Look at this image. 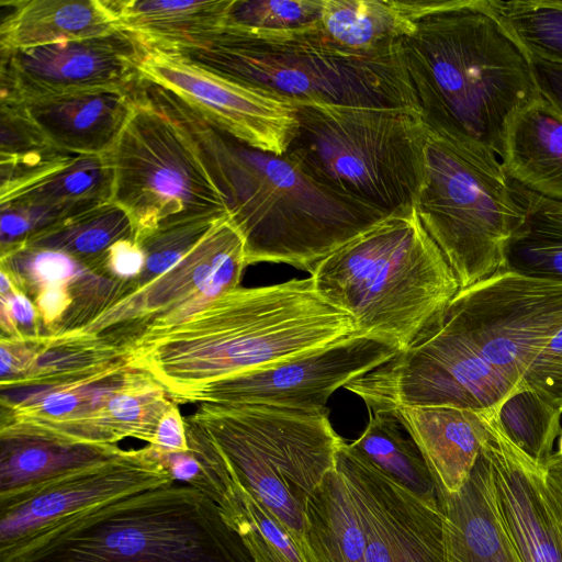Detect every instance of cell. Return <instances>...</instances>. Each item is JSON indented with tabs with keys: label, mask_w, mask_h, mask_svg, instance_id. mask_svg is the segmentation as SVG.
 Instances as JSON below:
<instances>
[{
	"label": "cell",
	"mask_w": 562,
	"mask_h": 562,
	"mask_svg": "<svg viewBox=\"0 0 562 562\" xmlns=\"http://www.w3.org/2000/svg\"><path fill=\"white\" fill-rule=\"evenodd\" d=\"M139 90L193 140L244 237L248 266L286 263L311 273L390 216L324 186L285 154L245 144L176 93L146 80Z\"/></svg>",
	"instance_id": "cell-1"
},
{
	"label": "cell",
	"mask_w": 562,
	"mask_h": 562,
	"mask_svg": "<svg viewBox=\"0 0 562 562\" xmlns=\"http://www.w3.org/2000/svg\"><path fill=\"white\" fill-rule=\"evenodd\" d=\"M355 333L352 318L326 302L312 277L238 286L182 322L140 337L133 364L176 404L218 380L325 347Z\"/></svg>",
	"instance_id": "cell-2"
},
{
	"label": "cell",
	"mask_w": 562,
	"mask_h": 562,
	"mask_svg": "<svg viewBox=\"0 0 562 562\" xmlns=\"http://www.w3.org/2000/svg\"><path fill=\"white\" fill-rule=\"evenodd\" d=\"M402 47L427 124L488 157L542 97L531 56L488 0H432Z\"/></svg>",
	"instance_id": "cell-3"
},
{
	"label": "cell",
	"mask_w": 562,
	"mask_h": 562,
	"mask_svg": "<svg viewBox=\"0 0 562 562\" xmlns=\"http://www.w3.org/2000/svg\"><path fill=\"white\" fill-rule=\"evenodd\" d=\"M168 52L218 76L297 101L422 111L402 43L360 52L333 42L321 24L294 31L227 25L202 43Z\"/></svg>",
	"instance_id": "cell-4"
},
{
	"label": "cell",
	"mask_w": 562,
	"mask_h": 562,
	"mask_svg": "<svg viewBox=\"0 0 562 562\" xmlns=\"http://www.w3.org/2000/svg\"><path fill=\"white\" fill-rule=\"evenodd\" d=\"M310 276L326 302L350 315L356 334L389 337L401 350L460 291L415 209L371 226L322 260Z\"/></svg>",
	"instance_id": "cell-5"
},
{
	"label": "cell",
	"mask_w": 562,
	"mask_h": 562,
	"mask_svg": "<svg viewBox=\"0 0 562 562\" xmlns=\"http://www.w3.org/2000/svg\"><path fill=\"white\" fill-rule=\"evenodd\" d=\"M0 562H254L220 506L189 485H167L87 510Z\"/></svg>",
	"instance_id": "cell-6"
},
{
	"label": "cell",
	"mask_w": 562,
	"mask_h": 562,
	"mask_svg": "<svg viewBox=\"0 0 562 562\" xmlns=\"http://www.w3.org/2000/svg\"><path fill=\"white\" fill-rule=\"evenodd\" d=\"M296 101L285 155L324 186L386 215L415 209L429 125L422 111Z\"/></svg>",
	"instance_id": "cell-7"
},
{
	"label": "cell",
	"mask_w": 562,
	"mask_h": 562,
	"mask_svg": "<svg viewBox=\"0 0 562 562\" xmlns=\"http://www.w3.org/2000/svg\"><path fill=\"white\" fill-rule=\"evenodd\" d=\"M417 216L452 268L461 289L503 267L521 207L497 158L429 126Z\"/></svg>",
	"instance_id": "cell-8"
},
{
	"label": "cell",
	"mask_w": 562,
	"mask_h": 562,
	"mask_svg": "<svg viewBox=\"0 0 562 562\" xmlns=\"http://www.w3.org/2000/svg\"><path fill=\"white\" fill-rule=\"evenodd\" d=\"M133 93L134 111L109 155L112 201L131 215L136 238L162 225L228 216L189 134L136 87Z\"/></svg>",
	"instance_id": "cell-9"
},
{
	"label": "cell",
	"mask_w": 562,
	"mask_h": 562,
	"mask_svg": "<svg viewBox=\"0 0 562 562\" xmlns=\"http://www.w3.org/2000/svg\"><path fill=\"white\" fill-rule=\"evenodd\" d=\"M247 266L244 237L228 215L166 272L116 280L108 306L74 329L127 351L146 333L173 326L238 288Z\"/></svg>",
	"instance_id": "cell-10"
},
{
	"label": "cell",
	"mask_w": 562,
	"mask_h": 562,
	"mask_svg": "<svg viewBox=\"0 0 562 562\" xmlns=\"http://www.w3.org/2000/svg\"><path fill=\"white\" fill-rule=\"evenodd\" d=\"M442 315L519 392L529 366L562 329V282L501 269L461 289Z\"/></svg>",
	"instance_id": "cell-11"
},
{
	"label": "cell",
	"mask_w": 562,
	"mask_h": 562,
	"mask_svg": "<svg viewBox=\"0 0 562 562\" xmlns=\"http://www.w3.org/2000/svg\"><path fill=\"white\" fill-rule=\"evenodd\" d=\"M401 348L385 336L351 334L325 347L210 383L189 403L259 404L326 411L339 387L374 370Z\"/></svg>",
	"instance_id": "cell-12"
},
{
	"label": "cell",
	"mask_w": 562,
	"mask_h": 562,
	"mask_svg": "<svg viewBox=\"0 0 562 562\" xmlns=\"http://www.w3.org/2000/svg\"><path fill=\"white\" fill-rule=\"evenodd\" d=\"M171 484L170 473L147 445L0 502V558L87 510Z\"/></svg>",
	"instance_id": "cell-13"
},
{
	"label": "cell",
	"mask_w": 562,
	"mask_h": 562,
	"mask_svg": "<svg viewBox=\"0 0 562 562\" xmlns=\"http://www.w3.org/2000/svg\"><path fill=\"white\" fill-rule=\"evenodd\" d=\"M1 52V102L85 91L133 90L147 47L115 30L83 40Z\"/></svg>",
	"instance_id": "cell-14"
},
{
	"label": "cell",
	"mask_w": 562,
	"mask_h": 562,
	"mask_svg": "<svg viewBox=\"0 0 562 562\" xmlns=\"http://www.w3.org/2000/svg\"><path fill=\"white\" fill-rule=\"evenodd\" d=\"M142 79L162 87L211 115L245 144L284 155L297 134L296 101L207 71L178 55L147 48Z\"/></svg>",
	"instance_id": "cell-15"
},
{
	"label": "cell",
	"mask_w": 562,
	"mask_h": 562,
	"mask_svg": "<svg viewBox=\"0 0 562 562\" xmlns=\"http://www.w3.org/2000/svg\"><path fill=\"white\" fill-rule=\"evenodd\" d=\"M336 468L360 507L367 562H449L448 522L441 504L418 497L345 441Z\"/></svg>",
	"instance_id": "cell-16"
},
{
	"label": "cell",
	"mask_w": 562,
	"mask_h": 562,
	"mask_svg": "<svg viewBox=\"0 0 562 562\" xmlns=\"http://www.w3.org/2000/svg\"><path fill=\"white\" fill-rule=\"evenodd\" d=\"M205 404L286 480L303 503L336 467V456L344 440L333 429L327 409Z\"/></svg>",
	"instance_id": "cell-17"
},
{
	"label": "cell",
	"mask_w": 562,
	"mask_h": 562,
	"mask_svg": "<svg viewBox=\"0 0 562 562\" xmlns=\"http://www.w3.org/2000/svg\"><path fill=\"white\" fill-rule=\"evenodd\" d=\"M482 446L501 521L520 562H562V540L543 483L542 465L503 432L495 412L483 413Z\"/></svg>",
	"instance_id": "cell-18"
},
{
	"label": "cell",
	"mask_w": 562,
	"mask_h": 562,
	"mask_svg": "<svg viewBox=\"0 0 562 562\" xmlns=\"http://www.w3.org/2000/svg\"><path fill=\"white\" fill-rule=\"evenodd\" d=\"M133 90L85 91L12 103L24 110L57 149L106 155L134 111Z\"/></svg>",
	"instance_id": "cell-19"
},
{
	"label": "cell",
	"mask_w": 562,
	"mask_h": 562,
	"mask_svg": "<svg viewBox=\"0 0 562 562\" xmlns=\"http://www.w3.org/2000/svg\"><path fill=\"white\" fill-rule=\"evenodd\" d=\"M439 488L457 493L471 475L486 437L483 413L449 406L395 409Z\"/></svg>",
	"instance_id": "cell-20"
},
{
	"label": "cell",
	"mask_w": 562,
	"mask_h": 562,
	"mask_svg": "<svg viewBox=\"0 0 562 562\" xmlns=\"http://www.w3.org/2000/svg\"><path fill=\"white\" fill-rule=\"evenodd\" d=\"M116 29L147 48L172 50L202 43L226 25L234 0H104Z\"/></svg>",
	"instance_id": "cell-21"
},
{
	"label": "cell",
	"mask_w": 562,
	"mask_h": 562,
	"mask_svg": "<svg viewBox=\"0 0 562 562\" xmlns=\"http://www.w3.org/2000/svg\"><path fill=\"white\" fill-rule=\"evenodd\" d=\"M448 522L449 562H520L497 513L486 458L457 493L439 488Z\"/></svg>",
	"instance_id": "cell-22"
},
{
	"label": "cell",
	"mask_w": 562,
	"mask_h": 562,
	"mask_svg": "<svg viewBox=\"0 0 562 562\" xmlns=\"http://www.w3.org/2000/svg\"><path fill=\"white\" fill-rule=\"evenodd\" d=\"M0 5V48H30L117 30L104 0H2Z\"/></svg>",
	"instance_id": "cell-23"
},
{
	"label": "cell",
	"mask_w": 562,
	"mask_h": 562,
	"mask_svg": "<svg viewBox=\"0 0 562 562\" xmlns=\"http://www.w3.org/2000/svg\"><path fill=\"white\" fill-rule=\"evenodd\" d=\"M501 164L515 183L562 200V115L543 97L513 119Z\"/></svg>",
	"instance_id": "cell-24"
},
{
	"label": "cell",
	"mask_w": 562,
	"mask_h": 562,
	"mask_svg": "<svg viewBox=\"0 0 562 562\" xmlns=\"http://www.w3.org/2000/svg\"><path fill=\"white\" fill-rule=\"evenodd\" d=\"M366 547L359 504L335 467L305 499L302 554L306 562H367Z\"/></svg>",
	"instance_id": "cell-25"
},
{
	"label": "cell",
	"mask_w": 562,
	"mask_h": 562,
	"mask_svg": "<svg viewBox=\"0 0 562 562\" xmlns=\"http://www.w3.org/2000/svg\"><path fill=\"white\" fill-rule=\"evenodd\" d=\"M123 450L117 445L70 443L0 435V502L70 472L110 460Z\"/></svg>",
	"instance_id": "cell-26"
},
{
	"label": "cell",
	"mask_w": 562,
	"mask_h": 562,
	"mask_svg": "<svg viewBox=\"0 0 562 562\" xmlns=\"http://www.w3.org/2000/svg\"><path fill=\"white\" fill-rule=\"evenodd\" d=\"M432 0H324L321 29L338 45L360 52L400 45Z\"/></svg>",
	"instance_id": "cell-27"
},
{
	"label": "cell",
	"mask_w": 562,
	"mask_h": 562,
	"mask_svg": "<svg viewBox=\"0 0 562 562\" xmlns=\"http://www.w3.org/2000/svg\"><path fill=\"white\" fill-rule=\"evenodd\" d=\"M509 181L522 216L505 246L502 270L562 282V200Z\"/></svg>",
	"instance_id": "cell-28"
},
{
	"label": "cell",
	"mask_w": 562,
	"mask_h": 562,
	"mask_svg": "<svg viewBox=\"0 0 562 562\" xmlns=\"http://www.w3.org/2000/svg\"><path fill=\"white\" fill-rule=\"evenodd\" d=\"M348 446L418 497L440 505L436 477L395 409L374 411Z\"/></svg>",
	"instance_id": "cell-29"
},
{
	"label": "cell",
	"mask_w": 562,
	"mask_h": 562,
	"mask_svg": "<svg viewBox=\"0 0 562 562\" xmlns=\"http://www.w3.org/2000/svg\"><path fill=\"white\" fill-rule=\"evenodd\" d=\"M122 239L136 240L135 224L126 210L109 201L69 217L22 248L59 251L102 272L109 248Z\"/></svg>",
	"instance_id": "cell-30"
},
{
	"label": "cell",
	"mask_w": 562,
	"mask_h": 562,
	"mask_svg": "<svg viewBox=\"0 0 562 562\" xmlns=\"http://www.w3.org/2000/svg\"><path fill=\"white\" fill-rule=\"evenodd\" d=\"M216 504L254 562H306L282 525L229 474Z\"/></svg>",
	"instance_id": "cell-31"
},
{
	"label": "cell",
	"mask_w": 562,
	"mask_h": 562,
	"mask_svg": "<svg viewBox=\"0 0 562 562\" xmlns=\"http://www.w3.org/2000/svg\"><path fill=\"white\" fill-rule=\"evenodd\" d=\"M114 171L110 155H77L69 162L7 201L99 205L112 201Z\"/></svg>",
	"instance_id": "cell-32"
},
{
	"label": "cell",
	"mask_w": 562,
	"mask_h": 562,
	"mask_svg": "<svg viewBox=\"0 0 562 562\" xmlns=\"http://www.w3.org/2000/svg\"><path fill=\"white\" fill-rule=\"evenodd\" d=\"M505 436L535 462L543 465L553 454L562 412L529 390L509 396L495 412Z\"/></svg>",
	"instance_id": "cell-33"
},
{
	"label": "cell",
	"mask_w": 562,
	"mask_h": 562,
	"mask_svg": "<svg viewBox=\"0 0 562 562\" xmlns=\"http://www.w3.org/2000/svg\"><path fill=\"white\" fill-rule=\"evenodd\" d=\"M528 54L562 66V0H488Z\"/></svg>",
	"instance_id": "cell-34"
},
{
	"label": "cell",
	"mask_w": 562,
	"mask_h": 562,
	"mask_svg": "<svg viewBox=\"0 0 562 562\" xmlns=\"http://www.w3.org/2000/svg\"><path fill=\"white\" fill-rule=\"evenodd\" d=\"M324 0H234L227 25L259 31L310 29L321 24Z\"/></svg>",
	"instance_id": "cell-35"
},
{
	"label": "cell",
	"mask_w": 562,
	"mask_h": 562,
	"mask_svg": "<svg viewBox=\"0 0 562 562\" xmlns=\"http://www.w3.org/2000/svg\"><path fill=\"white\" fill-rule=\"evenodd\" d=\"M1 207V256L21 249L27 241L58 226L69 217L97 205L40 204L7 201Z\"/></svg>",
	"instance_id": "cell-36"
},
{
	"label": "cell",
	"mask_w": 562,
	"mask_h": 562,
	"mask_svg": "<svg viewBox=\"0 0 562 562\" xmlns=\"http://www.w3.org/2000/svg\"><path fill=\"white\" fill-rule=\"evenodd\" d=\"M0 161L22 160L54 147L16 103L1 102Z\"/></svg>",
	"instance_id": "cell-37"
},
{
	"label": "cell",
	"mask_w": 562,
	"mask_h": 562,
	"mask_svg": "<svg viewBox=\"0 0 562 562\" xmlns=\"http://www.w3.org/2000/svg\"><path fill=\"white\" fill-rule=\"evenodd\" d=\"M520 390H529L562 412V329L526 371Z\"/></svg>",
	"instance_id": "cell-38"
},
{
	"label": "cell",
	"mask_w": 562,
	"mask_h": 562,
	"mask_svg": "<svg viewBox=\"0 0 562 562\" xmlns=\"http://www.w3.org/2000/svg\"><path fill=\"white\" fill-rule=\"evenodd\" d=\"M1 335H40L42 325L34 302L20 289L1 295Z\"/></svg>",
	"instance_id": "cell-39"
},
{
	"label": "cell",
	"mask_w": 562,
	"mask_h": 562,
	"mask_svg": "<svg viewBox=\"0 0 562 562\" xmlns=\"http://www.w3.org/2000/svg\"><path fill=\"white\" fill-rule=\"evenodd\" d=\"M145 255L135 239H122L113 244L104 260V274L115 280H131L143 271Z\"/></svg>",
	"instance_id": "cell-40"
},
{
	"label": "cell",
	"mask_w": 562,
	"mask_h": 562,
	"mask_svg": "<svg viewBox=\"0 0 562 562\" xmlns=\"http://www.w3.org/2000/svg\"><path fill=\"white\" fill-rule=\"evenodd\" d=\"M150 446L161 452H187L190 450L186 422L175 402L161 416L156 428L154 443Z\"/></svg>",
	"instance_id": "cell-41"
},
{
	"label": "cell",
	"mask_w": 562,
	"mask_h": 562,
	"mask_svg": "<svg viewBox=\"0 0 562 562\" xmlns=\"http://www.w3.org/2000/svg\"><path fill=\"white\" fill-rule=\"evenodd\" d=\"M532 71L540 94L562 115V66L532 58Z\"/></svg>",
	"instance_id": "cell-42"
},
{
	"label": "cell",
	"mask_w": 562,
	"mask_h": 562,
	"mask_svg": "<svg viewBox=\"0 0 562 562\" xmlns=\"http://www.w3.org/2000/svg\"><path fill=\"white\" fill-rule=\"evenodd\" d=\"M544 491L562 540V458L554 451L542 465Z\"/></svg>",
	"instance_id": "cell-43"
},
{
	"label": "cell",
	"mask_w": 562,
	"mask_h": 562,
	"mask_svg": "<svg viewBox=\"0 0 562 562\" xmlns=\"http://www.w3.org/2000/svg\"><path fill=\"white\" fill-rule=\"evenodd\" d=\"M555 452L562 458V431L558 438V450Z\"/></svg>",
	"instance_id": "cell-44"
}]
</instances>
